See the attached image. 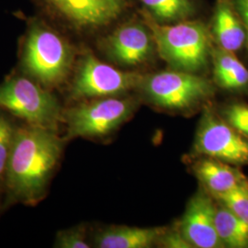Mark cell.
Instances as JSON below:
<instances>
[{
    "mask_svg": "<svg viewBox=\"0 0 248 248\" xmlns=\"http://www.w3.org/2000/svg\"><path fill=\"white\" fill-rule=\"evenodd\" d=\"M62 149L56 130L31 124L18 128L4 181L9 198L27 204L41 200Z\"/></svg>",
    "mask_w": 248,
    "mask_h": 248,
    "instance_id": "6da1fadb",
    "label": "cell"
},
{
    "mask_svg": "<svg viewBox=\"0 0 248 248\" xmlns=\"http://www.w3.org/2000/svg\"><path fill=\"white\" fill-rule=\"evenodd\" d=\"M153 37L160 56L177 70L197 72L207 64L210 38L199 22L161 25L149 20Z\"/></svg>",
    "mask_w": 248,
    "mask_h": 248,
    "instance_id": "7a4b0ae2",
    "label": "cell"
},
{
    "mask_svg": "<svg viewBox=\"0 0 248 248\" xmlns=\"http://www.w3.org/2000/svg\"><path fill=\"white\" fill-rule=\"evenodd\" d=\"M73 53L69 45L53 30L36 24L27 38L22 63L28 74L46 87H55L67 77Z\"/></svg>",
    "mask_w": 248,
    "mask_h": 248,
    "instance_id": "3957f363",
    "label": "cell"
},
{
    "mask_svg": "<svg viewBox=\"0 0 248 248\" xmlns=\"http://www.w3.org/2000/svg\"><path fill=\"white\" fill-rule=\"evenodd\" d=\"M0 109L9 110L28 124L53 130L62 120L56 98L22 77L11 78L0 85Z\"/></svg>",
    "mask_w": 248,
    "mask_h": 248,
    "instance_id": "277c9868",
    "label": "cell"
},
{
    "mask_svg": "<svg viewBox=\"0 0 248 248\" xmlns=\"http://www.w3.org/2000/svg\"><path fill=\"white\" fill-rule=\"evenodd\" d=\"M134 104L129 99L101 98L67 110L62 120L68 138L97 137L112 132L132 114Z\"/></svg>",
    "mask_w": 248,
    "mask_h": 248,
    "instance_id": "5b68a950",
    "label": "cell"
},
{
    "mask_svg": "<svg viewBox=\"0 0 248 248\" xmlns=\"http://www.w3.org/2000/svg\"><path fill=\"white\" fill-rule=\"evenodd\" d=\"M144 90L157 105L168 108H186L209 97L213 88L209 81L190 72H160L144 81Z\"/></svg>",
    "mask_w": 248,
    "mask_h": 248,
    "instance_id": "8992f818",
    "label": "cell"
},
{
    "mask_svg": "<svg viewBox=\"0 0 248 248\" xmlns=\"http://www.w3.org/2000/svg\"><path fill=\"white\" fill-rule=\"evenodd\" d=\"M195 150L213 159L248 165V138L206 109L196 136Z\"/></svg>",
    "mask_w": 248,
    "mask_h": 248,
    "instance_id": "52a82bcc",
    "label": "cell"
},
{
    "mask_svg": "<svg viewBox=\"0 0 248 248\" xmlns=\"http://www.w3.org/2000/svg\"><path fill=\"white\" fill-rule=\"evenodd\" d=\"M140 79V77L118 70L88 53L80 62L72 96L76 98L109 97L133 89Z\"/></svg>",
    "mask_w": 248,
    "mask_h": 248,
    "instance_id": "ba28073f",
    "label": "cell"
},
{
    "mask_svg": "<svg viewBox=\"0 0 248 248\" xmlns=\"http://www.w3.org/2000/svg\"><path fill=\"white\" fill-rule=\"evenodd\" d=\"M216 207L213 201L202 193L196 195L188 204L180 223V232L195 248L222 247L215 225Z\"/></svg>",
    "mask_w": 248,
    "mask_h": 248,
    "instance_id": "9c48e42d",
    "label": "cell"
},
{
    "mask_svg": "<svg viewBox=\"0 0 248 248\" xmlns=\"http://www.w3.org/2000/svg\"><path fill=\"white\" fill-rule=\"evenodd\" d=\"M50 5L78 26L97 27L115 19L124 0H47Z\"/></svg>",
    "mask_w": 248,
    "mask_h": 248,
    "instance_id": "30bf717a",
    "label": "cell"
},
{
    "mask_svg": "<svg viewBox=\"0 0 248 248\" xmlns=\"http://www.w3.org/2000/svg\"><path fill=\"white\" fill-rule=\"evenodd\" d=\"M106 49L117 62L136 65L149 57L153 43L145 28L139 24H127L117 29L108 38Z\"/></svg>",
    "mask_w": 248,
    "mask_h": 248,
    "instance_id": "8fae6325",
    "label": "cell"
},
{
    "mask_svg": "<svg viewBox=\"0 0 248 248\" xmlns=\"http://www.w3.org/2000/svg\"><path fill=\"white\" fill-rule=\"evenodd\" d=\"M213 33L219 46L235 53L248 43V33L230 0H220L213 17Z\"/></svg>",
    "mask_w": 248,
    "mask_h": 248,
    "instance_id": "7c38bea8",
    "label": "cell"
},
{
    "mask_svg": "<svg viewBox=\"0 0 248 248\" xmlns=\"http://www.w3.org/2000/svg\"><path fill=\"white\" fill-rule=\"evenodd\" d=\"M196 173L213 196L248 186V179L244 174L219 160L200 162L196 168Z\"/></svg>",
    "mask_w": 248,
    "mask_h": 248,
    "instance_id": "4fadbf2b",
    "label": "cell"
},
{
    "mask_svg": "<svg viewBox=\"0 0 248 248\" xmlns=\"http://www.w3.org/2000/svg\"><path fill=\"white\" fill-rule=\"evenodd\" d=\"M165 232L162 228L111 227L99 232L95 244L100 248H150Z\"/></svg>",
    "mask_w": 248,
    "mask_h": 248,
    "instance_id": "5bb4252c",
    "label": "cell"
},
{
    "mask_svg": "<svg viewBox=\"0 0 248 248\" xmlns=\"http://www.w3.org/2000/svg\"><path fill=\"white\" fill-rule=\"evenodd\" d=\"M214 78L223 89H242L248 86V69L234 53L217 48L213 53Z\"/></svg>",
    "mask_w": 248,
    "mask_h": 248,
    "instance_id": "9a60e30c",
    "label": "cell"
},
{
    "mask_svg": "<svg viewBox=\"0 0 248 248\" xmlns=\"http://www.w3.org/2000/svg\"><path fill=\"white\" fill-rule=\"evenodd\" d=\"M215 225L223 245L230 248L248 247V224L222 205L216 208Z\"/></svg>",
    "mask_w": 248,
    "mask_h": 248,
    "instance_id": "2e32d148",
    "label": "cell"
},
{
    "mask_svg": "<svg viewBox=\"0 0 248 248\" xmlns=\"http://www.w3.org/2000/svg\"><path fill=\"white\" fill-rule=\"evenodd\" d=\"M153 16L163 21L181 20L193 12L192 0H141Z\"/></svg>",
    "mask_w": 248,
    "mask_h": 248,
    "instance_id": "e0dca14e",
    "label": "cell"
},
{
    "mask_svg": "<svg viewBox=\"0 0 248 248\" xmlns=\"http://www.w3.org/2000/svg\"><path fill=\"white\" fill-rule=\"evenodd\" d=\"M16 128L9 119L0 112V183L5 181L6 170L15 138Z\"/></svg>",
    "mask_w": 248,
    "mask_h": 248,
    "instance_id": "ac0fdd59",
    "label": "cell"
},
{
    "mask_svg": "<svg viewBox=\"0 0 248 248\" xmlns=\"http://www.w3.org/2000/svg\"><path fill=\"white\" fill-rule=\"evenodd\" d=\"M214 197L248 224V186L235 188Z\"/></svg>",
    "mask_w": 248,
    "mask_h": 248,
    "instance_id": "d6986e66",
    "label": "cell"
},
{
    "mask_svg": "<svg viewBox=\"0 0 248 248\" xmlns=\"http://www.w3.org/2000/svg\"><path fill=\"white\" fill-rule=\"evenodd\" d=\"M54 248H89L90 246L86 241L84 230L77 227L59 232L55 238Z\"/></svg>",
    "mask_w": 248,
    "mask_h": 248,
    "instance_id": "ffe728a7",
    "label": "cell"
},
{
    "mask_svg": "<svg viewBox=\"0 0 248 248\" xmlns=\"http://www.w3.org/2000/svg\"><path fill=\"white\" fill-rule=\"evenodd\" d=\"M227 123L248 138V105L235 103L224 111Z\"/></svg>",
    "mask_w": 248,
    "mask_h": 248,
    "instance_id": "44dd1931",
    "label": "cell"
},
{
    "mask_svg": "<svg viewBox=\"0 0 248 248\" xmlns=\"http://www.w3.org/2000/svg\"><path fill=\"white\" fill-rule=\"evenodd\" d=\"M163 245L166 248H193L186 238L183 236L181 232H165L162 237Z\"/></svg>",
    "mask_w": 248,
    "mask_h": 248,
    "instance_id": "7402d4cb",
    "label": "cell"
},
{
    "mask_svg": "<svg viewBox=\"0 0 248 248\" xmlns=\"http://www.w3.org/2000/svg\"><path fill=\"white\" fill-rule=\"evenodd\" d=\"M233 8L239 15L242 22L244 23L248 33V0H230Z\"/></svg>",
    "mask_w": 248,
    "mask_h": 248,
    "instance_id": "603a6c76",
    "label": "cell"
}]
</instances>
